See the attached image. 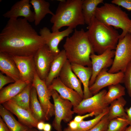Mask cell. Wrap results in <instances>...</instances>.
I'll return each instance as SVG.
<instances>
[{
    "label": "cell",
    "mask_w": 131,
    "mask_h": 131,
    "mask_svg": "<svg viewBox=\"0 0 131 131\" xmlns=\"http://www.w3.org/2000/svg\"><path fill=\"white\" fill-rule=\"evenodd\" d=\"M0 131H10L7 125L0 116Z\"/></svg>",
    "instance_id": "37"
},
{
    "label": "cell",
    "mask_w": 131,
    "mask_h": 131,
    "mask_svg": "<svg viewBox=\"0 0 131 131\" xmlns=\"http://www.w3.org/2000/svg\"><path fill=\"white\" fill-rule=\"evenodd\" d=\"M51 125L49 123H45L43 130L44 131H51Z\"/></svg>",
    "instance_id": "41"
},
{
    "label": "cell",
    "mask_w": 131,
    "mask_h": 131,
    "mask_svg": "<svg viewBox=\"0 0 131 131\" xmlns=\"http://www.w3.org/2000/svg\"><path fill=\"white\" fill-rule=\"evenodd\" d=\"M115 53V50L108 49L100 55L93 53L90 55L92 74L89 82V87L94 83L97 76L102 70L111 66Z\"/></svg>",
    "instance_id": "12"
},
{
    "label": "cell",
    "mask_w": 131,
    "mask_h": 131,
    "mask_svg": "<svg viewBox=\"0 0 131 131\" xmlns=\"http://www.w3.org/2000/svg\"><path fill=\"white\" fill-rule=\"evenodd\" d=\"M29 107L32 115L38 122H44L46 121L45 114L38 99L36 90L33 86L30 92Z\"/></svg>",
    "instance_id": "25"
},
{
    "label": "cell",
    "mask_w": 131,
    "mask_h": 131,
    "mask_svg": "<svg viewBox=\"0 0 131 131\" xmlns=\"http://www.w3.org/2000/svg\"><path fill=\"white\" fill-rule=\"evenodd\" d=\"M55 56L46 44L40 48L34 56L36 72L40 78L45 81Z\"/></svg>",
    "instance_id": "10"
},
{
    "label": "cell",
    "mask_w": 131,
    "mask_h": 131,
    "mask_svg": "<svg viewBox=\"0 0 131 131\" xmlns=\"http://www.w3.org/2000/svg\"><path fill=\"white\" fill-rule=\"evenodd\" d=\"M71 67L73 71L83 85V99L92 96L93 95L89 90V86L90 81L92 74V67H85L74 63H71Z\"/></svg>",
    "instance_id": "19"
},
{
    "label": "cell",
    "mask_w": 131,
    "mask_h": 131,
    "mask_svg": "<svg viewBox=\"0 0 131 131\" xmlns=\"http://www.w3.org/2000/svg\"><path fill=\"white\" fill-rule=\"evenodd\" d=\"M128 125L126 118L117 117L109 121L106 131H125Z\"/></svg>",
    "instance_id": "31"
},
{
    "label": "cell",
    "mask_w": 131,
    "mask_h": 131,
    "mask_svg": "<svg viewBox=\"0 0 131 131\" xmlns=\"http://www.w3.org/2000/svg\"><path fill=\"white\" fill-rule=\"evenodd\" d=\"M103 0H82V11L85 24L89 25L95 17L98 6L103 3Z\"/></svg>",
    "instance_id": "26"
},
{
    "label": "cell",
    "mask_w": 131,
    "mask_h": 131,
    "mask_svg": "<svg viewBox=\"0 0 131 131\" xmlns=\"http://www.w3.org/2000/svg\"><path fill=\"white\" fill-rule=\"evenodd\" d=\"M108 107L102 113L96 116L94 118L86 121L83 120L78 123V127L76 129L72 130L67 127L64 129V131H87L96 125L102 118L108 113Z\"/></svg>",
    "instance_id": "30"
},
{
    "label": "cell",
    "mask_w": 131,
    "mask_h": 131,
    "mask_svg": "<svg viewBox=\"0 0 131 131\" xmlns=\"http://www.w3.org/2000/svg\"><path fill=\"white\" fill-rule=\"evenodd\" d=\"M108 69L102 70L97 76L94 83L89 87V90L93 95L99 92L107 86L123 83L124 73L120 72L116 73L108 72Z\"/></svg>",
    "instance_id": "11"
},
{
    "label": "cell",
    "mask_w": 131,
    "mask_h": 131,
    "mask_svg": "<svg viewBox=\"0 0 131 131\" xmlns=\"http://www.w3.org/2000/svg\"><path fill=\"white\" fill-rule=\"evenodd\" d=\"M95 17L102 23L113 27L121 29L123 31L119 38H123L129 33L131 27V19L128 15L119 6L106 3L97 8Z\"/></svg>",
    "instance_id": "5"
},
{
    "label": "cell",
    "mask_w": 131,
    "mask_h": 131,
    "mask_svg": "<svg viewBox=\"0 0 131 131\" xmlns=\"http://www.w3.org/2000/svg\"><path fill=\"white\" fill-rule=\"evenodd\" d=\"M3 106L16 115L18 121L29 128H37L39 122L33 116L31 112L20 106L10 100L3 103Z\"/></svg>",
    "instance_id": "15"
},
{
    "label": "cell",
    "mask_w": 131,
    "mask_h": 131,
    "mask_svg": "<svg viewBox=\"0 0 131 131\" xmlns=\"http://www.w3.org/2000/svg\"><path fill=\"white\" fill-rule=\"evenodd\" d=\"M63 47L71 63L92 67L90 56L95 53L87 31L75 29L71 36L67 37Z\"/></svg>",
    "instance_id": "2"
},
{
    "label": "cell",
    "mask_w": 131,
    "mask_h": 131,
    "mask_svg": "<svg viewBox=\"0 0 131 131\" xmlns=\"http://www.w3.org/2000/svg\"><path fill=\"white\" fill-rule=\"evenodd\" d=\"M125 111L127 115L126 119L128 122L129 125L131 126V106L129 108H126Z\"/></svg>",
    "instance_id": "39"
},
{
    "label": "cell",
    "mask_w": 131,
    "mask_h": 131,
    "mask_svg": "<svg viewBox=\"0 0 131 131\" xmlns=\"http://www.w3.org/2000/svg\"><path fill=\"white\" fill-rule=\"evenodd\" d=\"M82 0H59L55 13L50 19L52 32L67 26L73 29L85 24L82 11Z\"/></svg>",
    "instance_id": "3"
},
{
    "label": "cell",
    "mask_w": 131,
    "mask_h": 131,
    "mask_svg": "<svg viewBox=\"0 0 131 131\" xmlns=\"http://www.w3.org/2000/svg\"><path fill=\"white\" fill-rule=\"evenodd\" d=\"M123 83L129 96L131 98V62L124 73Z\"/></svg>",
    "instance_id": "32"
},
{
    "label": "cell",
    "mask_w": 131,
    "mask_h": 131,
    "mask_svg": "<svg viewBox=\"0 0 131 131\" xmlns=\"http://www.w3.org/2000/svg\"><path fill=\"white\" fill-rule=\"evenodd\" d=\"M30 3L33 6L34 10V24L38 25L47 14L53 15L54 13L50 9L49 3L44 0H31Z\"/></svg>",
    "instance_id": "23"
},
{
    "label": "cell",
    "mask_w": 131,
    "mask_h": 131,
    "mask_svg": "<svg viewBox=\"0 0 131 131\" xmlns=\"http://www.w3.org/2000/svg\"><path fill=\"white\" fill-rule=\"evenodd\" d=\"M73 29L68 27L66 29L60 31L51 32L46 27L41 29L40 35L44 39L50 52L55 56L58 54L60 51L58 45L60 41L66 37H68L73 31Z\"/></svg>",
    "instance_id": "13"
},
{
    "label": "cell",
    "mask_w": 131,
    "mask_h": 131,
    "mask_svg": "<svg viewBox=\"0 0 131 131\" xmlns=\"http://www.w3.org/2000/svg\"><path fill=\"white\" fill-rule=\"evenodd\" d=\"M0 70L15 82L20 80L19 71L12 56L5 53L0 52Z\"/></svg>",
    "instance_id": "20"
},
{
    "label": "cell",
    "mask_w": 131,
    "mask_h": 131,
    "mask_svg": "<svg viewBox=\"0 0 131 131\" xmlns=\"http://www.w3.org/2000/svg\"><path fill=\"white\" fill-rule=\"evenodd\" d=\"M107 114L105 115L96 125L87 131H106L109 121Z\"/></svg>",
    "instance_id": "33"
},
{
    "label": "cell",
    "mask_w": 131,
    "mask_h": 131,
    "mask_svg": "<svg viewBox=\"0 0 131 131\" xmlns=\"http://www.w3.org/2000/svg\"><path fill=\"white\" fill-rule=\"evenodd\" d=\"M67 60L64 49L60 51L55 56L49 73L45 81L46 84L48 87L50 85L54 79L59 76L61 71Z\"/></svg>",
    "instance_id": "21"
},
{
    "label": "cell",
    "mask_w": 131,
    "mask_h": 131,
    "mask_svg": "<svg viewBox=\"0 0 131 131\" xmlns=\"http://www.w3.org/2000/svg\"><path fill=\"white\" fill-rule=\"evenodd\" d=\"M58 77L65 85L76 91L83 99L82 83L73 71L71 67V63L67 59L64 64Z\"/></svg>",
    "instance_id": "17"
},
{
    "label": "cell",
    "mask_w": 131,
    "mask_h": 131,
    "mask_svg": "<svg viewBox=\"0 0 131 131\" xmlns=\"http://www.w3.org/2000/svg\"><path fill=\"white\" fill-rule=\"evenodd\" d=\"M15 82V81L11 78L7 76L4 75L1 72L0 73V90L6 84L11 83H13Z\"/></svg>",
    "instance_id": "35"
},
{
    "label": "cell",
    "mask_w": 131,
    "mask_h": 131,
    "mask_svg": "<svg viewBox=\"0 0 131 131\" xmlns=\"http://www.w3.org/2000/svg\"><path fill=\"white\" fill-rule=\"evenodd\" d=\"M108 89V91L105 95L104 99L106 103L108 105L114 100L125 94V88L120 83L109 86Z\"/></svg>",
    "instance_id": "29"
},
{
    "label": "cell",
    "mask_w": 131,
    "mask_h": 131,
    "mask_svg": "<svg viewBox=\"0 0 131 131\" xmlns=\"http://www.w3.org/2000/svg\"><path fill=\"white\" fill-rule=\"evenodd\" d=\"M32 86V83H29L21 92L10 100L20 106L31 112L29 103L31 91Z\"/></svg>",
    "instance_id": "28"
},
{
    "label": "cell",
    "mask_w": 131,
    "mask_h": 131,
    "mask_svg": "<svg viewBox=\"0 0 131 131\" xmlns=\"http://www.w3.org/2000/svg\"><path fill=\"white\" fill-rule=\"evenodd\" d=\"M10 112L0 104V117L7 125L10 131H27L29 128L17 121Z\"/></svg>",
    "instance_id": "24"
},
{
    "label": "cell",
    "mask_w": 131,
    "mask_h": 131,
    "mask_svg": "<svg viewBox=\"0 0 131 131\" xmlns=\"http://www.w3.org/2000/svg\"><path fill=\"white\" fill-rule=\"evenodd\" d=\"M45 123L43 121L39 122L37 127L38 130L40 131L43 130Z\"/></svg>",
    "instance_id": "40"
},
{
    "label": "cell",
    "mask_w": 131,
    "mask_h": 131,
    "mask_svg": "<svg viewBox=\"0 0 131 131\" xmlns=\"http://www.w3.org/2000/svg\"><path fill=\"white\" fill-rule=\"evenodd\" d=\"M131 62V33H128L119 38L115 50L113 64L108 70L109 73H124Z\"/></svg>",
    "instance_id": "6"
},
{
    "label": "cell",
    "mask_w": 131,
    "mask_h": 131,
    "mask_svg": "<svg viewBox=\"0 0 131 131\" xmlns=\"http://www.w3.org/2000/svg\"><path fill=\"white\" fill-rule=\"evenodd\" d=\"M29 22L24 18L9 19L0 33V52L11 56H34L46 44Z\"/></svg>",
    "instance_id": "1"
},
{
    "label": "cell",
    "mask_w": 131,
    "mask_h": 131,
    "mask_svg": "<svg viewBox=\"0 0 131 131\" xmlns=\"http://www.w3.org/2000/svg\"><path fill=\"white\" fill-rule=\"evenodd\" d=\"M125 131H131V126H130L128 127H127Z\"/></svg>",
    "instance_id": "43"
},
{
    "label": "cell",
    "mask_w": 131,
    "mask_h": 131,
    "mask_svg": "<svg viewBox=\"0 0 131 131\" xmlns=\"http://www.w3.org/2000/svg\"><path fill=\"white\" fill-rule=\"evenodd\" d=\"M87 28L95 53L100 55L108 49L115 50L120 35L113 27L102 23L95 17Z\"/></svg>",
    "instance_id": "4"
},
{
    "label": "cell",
    "mask_w": 131,
    "mask_h": 131,
    "mask_svg": "<svg viewBox=\"0 0 131 131\" xmlns=\"http://www.w3.org/2000/svg\"><path fill=\"white\" fill-rule=\"evenodd\" d=\"M50 90L54 107L55 117L52 125L57 131H62V121L66 123L69 122L72 119L74 113L72 110L73 105L69 100L62 98L56 90Z\"/></svg>",
    "instance_id": "7"
},
{
    "label": "cell",
    "mask_w": 131,
    "mask_h": 131,
    "mask_svg": "<svg viewBox=\"0 0 131 131\" xmlns=\"http://www.w3.org/2000/svg\"><path fill=\"white\" fill-rule=\"evenodd\" d=\"M69 122L68 124V126L67 127L69 129L72 130H74L77 129L78 127V123L74 120H71Z\"/></svg>",
    "instance_id": "38"
},
{
    "label": "cell",
    "mask_w": 131,
    "mask_h": 131,
    "mask_svg": "<svg viewBox=\"0 0 131 131\" xmlns=\"http://www.w3.org/2000/svg\"><path fill=\"white\" fill-rule=\"evenodd\" d=\"M48 87L50 90H56L63 98L70 101L73 105V108L78 106L83 99L77 92L63 83L59 77L54 79Z\"/></svg>",
    "instance_id": "18"
},
{
    "label": "cell",
    "mask_w": 131,
    "mask_h": 131,
    "mask_svg": "<svg viewBox=\"0 0 131 131\" xmlns=\"http://www.w3.org/2000/svg\"><path fill=\"white\" fill-rule=\"evenodd\" d=\"M30 1L21 0L17 1L11 7L10 9L3 15L5 18L17 19L19 16L24 17L29 22L34 21V13L31 10Z\"/></svg>",
    "instance_id": "16"
},
{
    "label": "cell",
    "mask_w": 131,
    "mask_h": 131,
    "mask_svg": "<svg viewBox=\"0 0 131 131\" xmlns=\"http://www.w3.org/2000/svg\"><path fill=\"white\" fill-rule=\"evenodd\" d=\"M95 116L94 112L89 113L88 114L82 116L78 115L75 116L73 120L76 122L79 123L83 120V119L86 118L90 117H92Z\"/></svg>",
    "instance_id": "36"
},
{
    "label": "cell",
    "mask_w": 131,
    "mask_h": 131,
    "mask_svg": "<svg viewBox=\"0 0 131 131\" xmlns=\"http://www.w3.org/2000/svg\"><path fill=\"white\" fill-rule=\"evenodd\" d=\"M35 88L39 102L45 114L46 121H48L54 115V104L50 101L51 96L50 90L46 85L45 81L41 79L36 72L32 82Z\"/></svg>",
    "instance_id": "9"
},
{
    "label": "cell",
    "mask_w": 131,
    "mask_h": 131,
    "mask_svg": "<svg viewBox=\"0 0 131 131\" xmlns=\"http://www.w3.org/2000/svg\"><path fill=\"white\" fill-rule=\"evenodd\" d=\"M11 56L19 71L20 80L32 83L36 73L34 56Z\"/></svg>",
    "instance_id": "14"
},
{
    "label": "cell",
    "mask_w": 131,
    "mask_h": 131,
    "mask_svg": "<svg viewBox=\"0 0 131 131\" xmlns=\"http://www.w3.org/2000/svg\"><path fill=\"white\" fill-rule=\"evenodd\" d=\"M36 128H29L27 131H38Z\"/></svg>",
    "instance_id": "42"
},
{
    "label": "cell",
    "mask_w": 131,
    "mask_h": 131,
    "mask_svg": "<svg viewBox=\"0 0 131 131\" xmlns=\"http://www.w3.org/2000/svg\"><path fill=\"white\" fill-rule=\"evenodd\" d=\"M126 103V101L122 97L110 104L108 107V112L107 114L109 121L117 117L127 118V115L124 108Z\"/></svg>",
    "instance_id": "27"
},
{
    "label": "cell",
    "mask_w": 131,
    "mask_h": 131,
    "mask_svg": "<svg viewBox=\"0 0 131 131\" xmlns=\"http://www.w3.org/2000/svg\"><path fill=\"white\" fill-rule=\"evenodd\" d=\"M129 33H131V27Z\"/></svg>",
    "instance_id": "44"
},
{
    "label": "cell",
    "mask_w": 131,
    "mask_h": 131,
    "mask_svg": "<svg viewBox=\"0 0 131 131\" xmlns=\"http://www.w3.org/2000/svg\"><path fill=\"white\" fill-rule=\"evenodd\" d=\"M112 3L121 6L129 11H131V0H113Z\"/></svg>",
    "instance_id": "34"
},
{
    "label": "cell",
    "mask_w": 131,
    "mask_h": 131,
    "mask_svg": "<svg viewBox=\"0 0 131 131\" xmlns=\"http://www.w3.org/2000/svg\"><path fill=\"white\" fill-rule=\"evenodd\" d=\"M107 92L103 89L89 98L83 99L78 106L73 108L74 113L81 115L94 112L95 116L99 115L108 107L104 99Z\"/></svg>",
    "instance_id": "8"
},
{
    "label": "cell",
    "mask_w": 131,
    "mask_h": 131,
    "mask_svg": "<svg viewBox=\"0 0 131 131\" xmlns=\"http://www.w3.org/2000/svg\"><path fill=\"white\" fill-rule=\"evenodd\" d=\"M29 83L20 80L3 88L0 91V104L10 100L17 95Z\"/></svg>",
    "instance_id": "22"
}]
</instances>
